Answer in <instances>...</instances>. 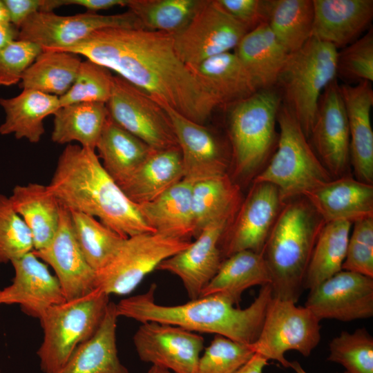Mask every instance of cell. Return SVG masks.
Listing matches in <instances>:
<instances>
[{"instance_id": "6da1fadb", "label": "cell", "mask_w": 373, "mask_h": 373, "mask_svg": "<svg viewBox=\"0 0 373 373\" xmlns=\"http://www.w3.org/2000/svg\"><path fill=\"white\" fill-rule=\"evenodd\" d=\"M83 56L200 124L220 103L178 55L172 34L108 28L59 50Z\"/></svg>"}, {"instance_id": "7a4b0ae2", "label": "cell", "mask_w": 373, "mask_h": 373, "mask_svg": "<svg viewBox=\"0 0 373 373\" xmlns=\"http://www.w3.org/2000/svg\"><path fill=\"white\" fill-rule=\"evenodd\" d=\"M47 186L69 211L91 216L124 238L155 233L104 169L95 150L68 144Z\"/></svg>"}, {"instance_id": "3957f363", "label": "cell", "mask_w": 373, "mask_h": 373, "mask_svg": "<svg viewBox=\"0 0 373 373\" xmlns=\"http://www.w3.org/2000/svg\"><path fill=\"white\" fill-rule=\"evenodd\" d=\"M155 290L156 285L153 283L146 292L115 303L117 316L141 323L154 321L195 333L214 334L246 345H251L258 339L273 297L270 285H266L261 287L257 297L245 309L236 307L228 299L218 294L167 306L155 302Z\"/></svg>"}, {"instance_id": "277c9868", "label": "cell", "mask_w": 373, "mask_h": 373, "mask_svg": "<svg viewBox=\"0 0 373 373\" xmlns=\"http://www.w3.org/2000/svg\"><path fill=\"white\" fill-rule=\"evenodd\" d=\"M324 224L305 197L284 202L261 252L270 274L273 298L298 302Z\"/></svg>"}, {"instance_id": "5b68a950", "label": "cell", "mask_w": 373, "mask_h": 373, "mask_svg": "<svg viewBox=\"0 0 373 373\" xmlns=\"http://www.w3.org/2000/svg\"><path fill=\"white\" fill-rule=\"evenodd\" d=\"M338 50L332 44L311 37L289 53L276 86L282 102L294 115L309 138L325 88L336 79Z\"/></svg>"}, {"instance_id": "8992f818", "label": "cell", "mask_w": 373, "mask_h": 373, "mask_svg": "<svg viewBox=\"0 0 373 373\" xmlns=\"http://www.w3.org/2000/svg\"><path fill=\"white\" fill-rule=\"evenodd\" d=\"M277 123L276 151L253 182L276 186L285 202L305 195L333 178L310 146L296 117L283 103L278 111Z\"/></svg>"}, {"instance_id": "52a82bcc", "label": "cell", "mask_w": 373, "mask_h": 373, "mask_svg": "<svg viewBox=\"0 0 373 373\" xmlns=\"http://www.w3.org/2000/svg\"><path fill=\"white\" fill-rule=\"evenodd\" d=\"M109 302V296L96 288L44 313L39 319L44 338L37 352L42 372L57 373L77 347L95 335Z\"/></svg>"}, {"instance_id": "ba28073f", "label": "cell", "mask_w": 373, "mask_h": 373, "mask_svg": "<svg viewBox=\"0 0 373 373\" xmlns=\"http://www.w3.org/2000/svg\"><path fill=\"white\" fill-rule=\"evenodd\" d=\"M282 104L275 88L258 90L233 104L229 115L234 176L249 178L268 159L276 144L277 114Z\"/></svg>"}, {"instance_id": "9c48e42d", "label": "cell", "mask_w": 373, "mask_h": 373, "mask_svg": "<svg viewBox=\"0 0 373 373\" xmlns=\"http://www.w3.org/2000/svg\"><path fill=\"white\" fill-rule=\"evenodd\" d=\"M190 243L157 233L128 237L111 260L96 271V288L108 296L128 294L163 260Z\"/></svg>"}, {"instance_id": "30bf717a", "label": "cell", "mask_w": 373, "mask_h": 373, "mask_svg": "<svg viewBox=\"0 0 373 373\" xmlns=\"http://www.w3.org/2000/svg\"><path fill=\"white\" fill-rule=\"evenodd\" d=\"M320 322L305 306L272 297L259 336L250 346L268 361L290 367L285 354L295 350L309 356L321 341Z\"/></svg>"}, {"instance_id": "8fae6325", "label": "cell", "mask_w": 373, "mask_h": 373, "mask_svg": "<svg viewBox=\"0 0 373 373\" xmlns=\"http://www.w3.org/2000/svg\"><path fill=\"white\" fill-rule=\"evenodd\" d=\"M247 32L216 0H202L187 24L172 37L178 55L192 68L235 49Z\"/></svg>"}, {"instance_id": "7c38bea8", "label": "cell", "mask_w": 373, "mask_h": 373, "mask_svg": "<svg viewBox=\"0 0 373 373\" xmlns=\"http://www.w3.org/2000/svg\"><path fill=\"white\" fill-rule=\"evenodd\" d=\"M108 117L154 150L179 147L170 119L162 106L142 90L114 75Z\"/></svg>"}, {"instance_id": "4fadbf2b", "label": "cell", "mask_w": 373, "mask_h": 373, "mask_svg": "<svg viewBox=\"0 0 373 373\" xmlns=\"http://www.w3.org/2000/svg\"><path fill=\"white\" fill-rule=\"evenodd\" d=\"M108 28H143L137 17L129 10L108 15L86 12L69 16L39 11L31 15L19 29L17 39L35 43L43 50H59L95 31Z\"/></svg>"}, {"instance_id": "5bb4252c", "label": "cell", "mask_w": 373, "mask_h": 373, "mask_svg": "<svg viewBox=\"0 0 373 373\" xmlns=\"http://www.w3.org/2000/svg\"><path fill=\"white\" fill-rule=\"evenodd\" d=\"M283 204L276 186L268 182H253L247 197L220 239L222 260L244 250L261 254Z\"/></svg>"}, {"instance_id": "9a60e30c", "label": "cell", "mask_w": 373, "mask_h": 373, "mask_svg": "<svg viewBox=\"0 0 373 373\" xmlns=\"http://www.w3.org/2000/svg\"><path fill=\"white\" fill-rule=\"evenodd\" d=\"M133 341L141 361L173 373H195L204 344L195 332L154 321L142 323Z\"/></svg>"}, {"instance_id": "2e32d148", "label": "cell", "mask_w": 373, "mask_h": 373, "mask_svg": "<svg viewBox=\"0 0 373 373\" xmlns=\"http://www.w3.org/2000/svg\"><path fill=\"white\" fill-rule=\"evenodd\" d=\"M305 307L320 321H352L373 316V278L341 270L309 290Z\"/></svg>"}, {"instance_id": "e0dca14e", "label": "cell", "mask_w": 373, "mask_h": 373, "mask_svg": "<svg viewBox=\"0 0 373 373\" xmlns=\"http://www.w3.org/2000/svg\"><path fill=\"white\" fill-rule=\"evenodd\" d=\"M309 137L316 155L333 179L349 175L348 122L336 79L328 84L320 97Z\"/></svg>"}, {"instance_id": "ac0fdd59", "label": "cell", "mask_w": 373, "mask_h": 373, "mask_svg": "<svg viewBox=\"0 0 373 373\" xmlns=\"http://www.w3.org/2000/svg\"><path fill=\"white\" fill-rule=\"evenodd\" d=\"M236 213L224 216L209 224L194 242L158 265L157 270L170 272L181 280L191 300L200 296L218 271L223 260L220 241Z\"/></svg>"}, {"instance_id": "d6986e66", "label": "cell", "mask_w": 373, "mask_h": 373, "mask_svg": "<svg viewBox=\"0 0 373 373\" xmlns=\"http://www.w3.org/2000/svg\"><path fill=\"white\" fill-rule=\"evenodd\" d=\"M33 252L53 269L66 300L81 298L96 289V271L83 255L73 231L70 211L63 205L54 238L48 246Z\"/></svg>"}, {"instance_id": "ffe728a7", "label": "cell", "mask_w": 373, "mask_h": 373, "mask_svg": "<svg viewBox=\"0 0 373 373\" xmlns=\"http://www.w3.org/2000/svg\"><path fill=\"white\" fill-rule=\"evenodd\" d=\"M11 264L15 276L11 285L0 289V305H19L39 320L50 307L66 301L57 277L33 251Z\"/></svg>"}, {"instance_id": "44dd1931", "label": "cell", "mask_w": 373, "mask_h": 373, "mask_svg": "<svg viewBox=\"0 0 373 373\" xmlns=\"http://www.w3.org/2000/svg\"><path fill=\"white\" fill-rule=\"evenodd\" d=\"M168 115L180 150L184 178L193 184L227 173L228 162L219 142L202 124L167 106Z\"/></svg>"}, {"instance_id": "7402d4cb", "label": "cell", "mask_w": 373, "mask_h": 373, "mask_svg": "<svg viewBox=\"0 0 373 373\" xmlns=\"http://www.w3.org/2000/svg\"><path fill=\"white\" fill-rule=\"evenodd\" d=\"M346 111L349 133L350 164L356 180L373 183V131L370 111L373 90L370 82L352 86L339 85Z\"/></svg>"}, {"instance_id": "603a6c76", "label": "cell", "mask_w": 373, "mask_h": 373, "mask_svg": "<svg viewBox=\"0 0 373 373\" xmlns=\"http://www.w3.org/2000/svg\"><path fill=\"white\" fill-rule=\"evenodd\" d=\"M312 36L344 48L358 39L373 17L372 0H313Z\"/></svg>"}, {"instance_id": "cb8c5ba5", "label": "cell", "mask_w": 373, "mask_h": 373, "mask_svg": "<svg viewBox=\"0 0 373 373\" xmlns=\"http://www.w3.org/2000/svg\"><path fill=\"white\" fill-rule=\"evenodd\" d=\"M324 222L352 223L373 217V185L347 175L334 178L304 195Z\"/></svg>"}, {"instance_id": "d4e9b609", "label": "cell", "mask_w": 373, "mask_h": 373, "mask_svg": "<svg viewBox=\"0 0 373 373\" xmlns=\"http://www.w3.org/2000/svg\"><path fill=\"white\" fill-rule=\"evenodd\" d=\"M234 53L258 90L275 88L289 55L267 23L247 32L235 48Z\"/></svg>"}, {"instance_id": "484cf974", "label": "cell", "mask_w": 373, "mask_h": 373, "mask_svg": "<svg viewBox=\"0 0 373 373\" xmlns=\"http://www.w3.org/2000/svg\"><path fill=\"white\" fill-rule=\"evenodd\" d=\"M117 318L115 303L110 301L97 332L77 347L57 373H130L118 356Z\"/></svg>"}, {"instance_id": "4316f807", "label": "cell", "mask_w": 373, "mask_h": 373, "mask_svg": "<svg viewBox=\"0 0 373 373\" xmlns=\"http://www.w3.org/2000/svg\"><path fill=\"white\" fill-rule=\"evenodd\" d=\"M192 186V182L182 179L154 200L137 205L155 233L185 240L193 236Z\"/></svg>"}, {"instance_id": "83f0119b", "label": "cell", "mask_w": 373, "mask_h": 373, "mask_svg": "<svg viewBox=\"0 0 373 373\" xmlns=\"http://www.w3.org/2000/svg\"><path fill=\"white\" fill-rule=\"evenodd\" d=\"M184 178L179 147L154 150L140 167L119 186L136 204L150 202Z\"/></svg>"}, {"instance_id": "f1b7e54d", "label": "cell", "mask_w": 373, "mask_h": 373, "mask_svg": "<svg viewBox=\"0 0 373 373\" xmlns=\"http://www.w3.org/2000/svg\"><path fill=\"white\" fill-rule=\"evenodd\" d=\"M9 198L32 233L34 251L48 246L57 232L61 208L48 186L38 183L17 185Z\"/></svg>"}, {"instance_id": "f546056e", "label": "cell", "mask_w": 373, "mask_h": 373, "mask_svg": "<svg viewBox=\"0 0 373 373\" xmlns=\"http://www.w3.org/2000/svg\"><path fill=\"white\" fill-rule=\"evenodd\" d=\"M0 105L6 113L0 134H13L31 143L40 141L45 132L44 119L60 108L59 97L27 89L15 97L1 98Z\"/></svg>"}, {"instance_id": "4dcf8cb0", "label": "cell", "mask_w": 373, "mask_h": 373, "mask_svg": "<svg viewBox=\"0 0 373 373\" xmlns=\"http://www.w3.org/2000/svg\"><path fill=\"white\" fill-rule=\"evenodd\" d=\"M190 68L220 104H234L258 90L234 52L221 53Z\"/></svg>"}, {"instance_id": "1f68e13d", "label": "cell", "mask_w": 373, "mask_h": 373, "mask_svg": "<svg viewBox=\"0 0 373 373\" xmlns=\"http://www.w3.org/2000/svg\"><path fill=\"white\" fill-rule=\"evenodd\" d=\"M270 284V274L262 254L244 250L222 260L200 296L220 295L236 305L239 304L246 289Z\"/></svg>"}, {"instance_id": "d6a6232c", "label": "cell", "mask_w": 373, "mask_h": 373, "mask_svg": "<svg viewBox=\"0 0 373 373\" xmlns=\"http://www.w3.org/2000/svg\"><path fill=\"white\" fill-rule=\"evenodd\" d=\"M95 151L104 169L119 185L140 167L154 149L108 117Z\"/></svg>"}, {"instance_id": "836d02e7", "label": "cell", "mask_w": 373, "mask_h": 373, "mask_svg": "<svg viewBox=\"0 0 373 373\" xmlns=\"http://www.w3.org/2000/svg\"><path fill=\"white\" fill-rule=\"evenodd\" d=\"M51 140L64 144L72 142L95 150L108 117L106 104L79 102L60 107L54 114Z\"/></svg>"}, {"instance_id": "e575fe53", "label": "cell", "mask_w": 373, "mask_h": 373, "mask_svg": "<svg viewBox=\"0 0 373 373\" xmlns=\"http://www.w3.org/2000/svg\"><path fill=\"white\" fill-rule=\"evenodd\" d=\"M240 204L239 186L227 173L193 183L191 193L193 237L196 238L214 220L236 213Z\"/></svg>"}, {"instance_id": "d590c367", "label": "cell", "mask_w": 373, "mask_h": 373, "mask_svg": "<svg viewBox=\"0 0 373 373\" xmlns=\"http://www.w3.org/2000/svg\"><path fill=\"white\" fill-rule=\"evenodd\" d=\"M80 56L59 50H43L24 73L20 88L60 97L73 84Z\"/></svg>"}, {"instance_id": "8d00e7d4", "label": "cell", "mask_w": 373, "mask_h": 373, "mask_svg": "<svg viewBox=\"0 0 373 373\" xmlns=\"http://www.w3.org/2000/svg\"><path fill=\"white\" fill-rule=\"evenodd\" d=\"M352 224L344 220L324 224L310 258L303 289L310 290L342 270Z\"/></svg>"}, {"instance_id": "74e56055", "label": "cell", "mask_w": 373, "mask_h": 373, "mask_svg": "<svg viewBox=\"0 0 373 373\" xmlns=\"http://www.w3.org/2000/svg\"><path fill=\"white\" fill-rule=\"evenodd\" d=\"M313 0H268L267 25L289 53L311 37Z\"/></svg>"}, {"instance_id": "f35d334b", "label": "cell", "mask_w": 373, "mask_h": 373, "mask_svg": "<svg viewBox=\"0 0 373 373\" xmlns=\"http://www.w3.org/2000/svg\"><path fill=\"white\" fill-rule=\"evenodd\" d=\"M69 211L77 242L88 263L97 271L111 260L126 238L91 216Z\"/></svg>"}, {"instance_id": "ab89813d", "label": "cell", "mask_w": 373, "mask_h": 373, "mask_svg": "<svg viewBox=\"0 0 373 373\" xmlns=\"http://www.w3.org/2000/svg\"><path fill=\"white\" fill-rule=\"evenodd\" d=\"M202 0H128L126 7L143 28L170 34L183 28Z\"/></svg>"}, {"instance_id": "60d3db41", "label": "cell", "mask_w": 373, "mask_h": 373, "mask_svg": "<svg viewBox=\"0 0 373 373\" xmlns=\"http://www.w3.org/2000/svg\"><path fill=\"white\" fill-rule=\"evenodd\" d=\"M329 350L327 360L343 366L346 373H373V338L365 328L341 332Z\"/></svg>"}, {"instance_id": "b9f144b4", "label": "cell", "mask_w": 373, "mask_h": 373, "mask_svg": "<svg viewBox=\"0 0 373 373\" xmlns=\"http://www.w3.org/2000/svg\"><path fill=\"white\" fill-rule=\"evenodd\" d=\"M113 77L106 68L88 59L82 61L73 84L59 97L60 107L79 102L106 104L111 94Z\"/></svg>"}, {"instance_id": "7bdbcfd3", "label": "cell", "mask_w": 373, "mask_h": 373, "mask_svg": "<svg viewBox=\"0 0 373 373\" xmlns=\"http://www.w3.org/2000/svg\"><path fill=\"white\" fill-rule=\"evenodd\" d=\"M34 251L32 233L15 211L9 197L0 194V264H6Z\"/></svg>"}, {"instance_id": "ee69618b", "label": "cell", "mask_w": 373, "mask_h": 373, "mask_svg": "<svg viewBox=\"0 0 373 373\" xmlns=\"http://www.w3.org/2000/svg\"><path fill=\"white\" fill-rule=\"evenodd\" d=\"M254 353L250 345L215 335L200 355L195 373H235Z\"/></svg>"}, {"instance_id": "f6af8a7d", "label": "cell", "mask_w": 373, "mask_h": 373, "mask_svg": "<svg viewBox=\"0 0 373 373\" xmlns=\"http://www.w3.org/2000/svg\"><path fill=\"white\" fill-rule=\"evenodd\" d=\"M347 82L373 81V31L338 51L336 77Z\"/></svg>"}, {"instance_id": "bcb514c9", "label": "cell", "mask_w": 373, "mask_h": 373, "mask_svg": "<svg viewBox=\"0 0 373 373\" xmlns=\"http://www.w3.org/2000/svg\"><path fill=\"white\" fill-rule=\"evenodd\" d=\"M342 270L373 278V217L352 223Z\"/></svg>"}, {"instance_id": "7dc6e473", "label": "cell", "mask_w": 373, "mask_h": 373, "mask_svg": "<svg viewBox=\"0 0 373 373\" xmlns=\"http://www.w3.org/2000/svg\"><path fill=\"white\" fill-rule=\"evenodd\" d=\"M37 44L16 39L0 50V86H10L21 81L22 77L42 52Z\"/></svg>"}, {"instance_id": "c3c4849f", "label": "cell", "mask_w": 373, "mask_h": 373, "mask_svg": "<svg viewBox=\"0 0 373 373\" xmlns=\"http://www.w3.org/2000/svg\"><path fill=\"white\" fill-rule=\"evenodd\" d=\"M249 31L267 22L268 0H216Z\"/></svg>"}, {"instance_id": "681fc988", "label": "cell", "mask_w": 373, "mask_h": 373, "mask_svg": "<svg viewBox=\"0 0 373 373\" xmlns=\"http://www.w3.org/2000/svg\"><path fill=\"white\" fill-rule=\"evenodd\" d=\"M10 23L18 30L35 12L44 11L45 0H3Z\"/></svg>"}, {"instance_id": "f907efd6", "label": "cell", "mask_w": 373, "mask_h": 373, "mask_svg": "<svg viewBox=\"0 0 373 373\" xmlns=\"http://www.w3.org/2000/svg\"><path fill=\"white\" fill-rule=\"evenodd\" d=\"M128 0H64V6L76 5L85 8L88 12L108 10L115 6H126Z\"/></svg>"}, {"instance_id": "816d5d0a", "label": "cell", "mask_w": 373, "mask_h": 373, "mask_svg": "<svg viewBox=\"0 0 373 373\" xmlns=\"http://www.w3.org/2000/svg\"><path fill=\"white\" fill-rule=\"evenodd\" d=\"M267 364V358L255 352L252 357L235 373H262Z\"/></svg>"}, {"instance_id": "f5cc1de1", "label": "cell", "mask_w": 373, "mask_h": 373, "mask_svg": "<svg viewBox=\"0 0 373 373\" xmlns=\"http://www.w3.org/2000/svg\"><path fill=\"white\" fill-rule=\"evenodd\" d=\"M19 30L12 24H0V50L17 39Z\"/></svg>"}, {"instance_id": "db71d44e", "label": "cell", "mask_w": 373, "mask_h": 373, "mask_svg": "<svg viewBox=\"0 0 373 373\" xmlns=\"http://www.w3.org/2000/svg\"><path fill=\"white\" fill-rule=\"evenodd\" d=\"M10 23L8 10L3 0H0V24Z\"/></svg>"}, {"instance_id": "11a10c76", "label": "cell", "mask_w": 373, "mask_h": 373, "mask_svg": "<svg viewBox=\"0 0 373 373\" xmlns=\"http://www.w3.org/2000/svg\"><path fill=\"white\" fill-rule=\"evenodd\" d=\"M290 367H291L296 373H307L301 366L300 363L296 361L290 362ZM343 373L346 372H344Z\"/></svg>"}, {"instance_id": "9f6ffc18", "label": "cell", "mask_w": 373, "mask_h": 373, "mask_svg": "<svg viewBox=\"0 0 373 373\" xmlns=\"http://www.w3.org/2000/svg\"><path fill=\"white\" fill-rule=\"evenodd\" d=\"M146 373H173V372L165 368L155 366V365H152L149 368V370L147 371Z\"/></svg>"}, {"instance_id": "6f0895ef", "label": "cell", "mask_w": 373, "mask_h": 373, "mask_svg": "<svg viewBox=\"0 0 373 373\" xmlns=\"http://www.w3.org/2000/svg\"><path fill=\"white\" fill-rule=\"evenodd\" d=\"M0 373H1V370H0Z\"/></svg>"}]
</instances>
